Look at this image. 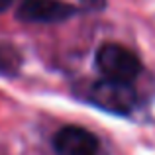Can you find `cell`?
<instances>
[{"label": "cell", "mask_w": 155, "mask_h": 155, "mask_svg": "<svg viewBox=\"0 0 155 155\" xmlns=\"http://www.w3.org/2000/svg\"><path fill=\"white\" fill-rule=\"evenodd\" d=\"M20 65H22V55L18 53V49L10 43H0V75L14 77Z\"/></svg>", "instance_id": "5"}, {"label": "cell", "mask_w": 155, "mask_h": 155, "mask_svg": "<svg viewBox=\"0 0 155 155\" xmlns=\"http://www.w3.org/2000/svg\"><path fill=\"white\" fill-rule=\"evenodd\" d=\"M81 4H83L84 8H88V10H92V12H100V10H104L106 0H81Z\"/></svg>", "instance_id": "6"}, {"label": "cell", "mask_w": 155, "mask_h": 155, "mask_svg": "<svg viewBox=\"0 0 155 155\" xmlns=\"http://www.w3.org/2000/svg\"><path fill=\"white\" fill-rule=\"evenodd\" d=\"M96 69L102 73L104 79L134 83L141 73V63L134 51L120 43H104L96 51Z\"/></svg>", "instance_id": "1"}, {"label": "cell", "mask_w": 155, "mask_h": 155, "mask_svg": "<svg viewBox=\"0 0 155 155\" xmlns=\"http://www.w3.org/2000/svg\"><path fill=\"white\" fill-rule=\"evenodd\" d=\"M10 4H12V0H0V12H4Z\"/></svg>", "instance_id": "7"}, {"label": "cell", "mask_w": 155, "mask_h": 155, "mask_svg": "<svg viewBox=\"0 0 155 155\" xmlns=\"http://www.w3.org/2000/svg\"><path fill=\"white\" fill-rule=\"evenodd\" d=\"M57 155H100V141L81 126H65L53 136Z\"/></svg>", "instance_id": "4"}, {"label": "cell", "mask_w": 155, "mask_h": 155, "mask_svg": "<svg viewBox=\"0 0 155 155\" xmlns=\"http://www.w3.org/2000/svg\"><path fill=\"white\" fill-rule=\"evenodd\" d=\"M77 14V8L63 0H22L18 6V16L22 22L30 24H53L63 22Z\"/></svg>", "instance_id": "3"}, {"label": "cell", "mask_w": 155, "mask_h": 155, "mask_svg": "<svg viewBox=\"0 0 155 155\" xmlns=\"http://www.w3.org/2000/svg\"><path fill=\"white\" fill-rule=\"evenodd\" d=\"M87 100L112 114H130L137 104V92L132 83H120L102 79L91 83L87 88Z\"/></svg>", "instance_id": "2"}]
</instances>
